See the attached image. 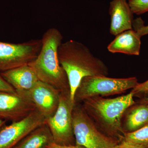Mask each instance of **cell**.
<instances>
[{
	"label": "cell",
	"instance_id": "obj_3",
	"mask_svg": "<svg viewBox=\"0 0 148 148\" xmlns=\"http://www.w3.org/2000/svg\"><path fill=\"white\" fill-rule=\"evenodd\" d=\"M134 95L131 92L114 98L95 96L83 101L82 107L98 128L123 139L125 132L122 127V117L125 111L135 104Z\"/></svg>",
	"mask_w": 148,
	"mask_h": 148
},
{
	"label": "cell",
	"instance_id": "obj_15",
	"mask_svg": "<svg viewBox=\"0 0 148 148\" xmlns=\"http://www.w3.org/2000/svg\"><path fill=\"white\" fill-rule=\"evenodd\" d=\"M147 123V103H143L132 107L126 116L125 124L128 132L139 129Z\"/></svg>",
	"mask_w": 148,
	"mask_h": 148
},
{
	"label": "cell",
	"instance_id": "obj_23",
	"mask_svg": "<svg viewBox=\"0 0 148 148\" xmlns=\"http://www.w3.org/2000/svg\"><path fill=\"white\" fill-rule=\"evenodd\" d=\"M6 121L4 120L1 119L0 118V129L3 127L4 125H5Z\"/></svg>",
	"mask_w": 148,
	"mask_h": 148
},
{
	"label": "cell",
	"instance_id": "obj_9",
	"mask_svg": "<svg viewBox=\"0 0 148 148\" xmlns=\"http://www.w3.org/2000/svg\"><path fill=\"white\" fill-rule=\"evenodd\" d=\"M16 92L32 101L45 119L52 116L56 112L61 92L50 85L40 80L30 90Z\"/></svg>",
	"mask_w": 148,
	"mask_h": 148
},
{
	"label": "cell",
	"instance_id": "obj_1",
	"mask_svg": "<svg viewBox=\"0 0 148 148\" xmlns=\"http://www.w3.org/2000/svg\"><path fill=\"white\" fill-rule=\"evenodd\" d=\"M58 55L59 63L68 77L70 97L74 104L75 93L84 78L108 75V69L105 63L79 42L71 40L62 43Z\"/></svg>",
	"mask_w": 148,
	"mask_h": 148
},
{
	"label": "cell",
	"instance_id": "obj_14",
	"mask_svg": "<svg viewBox=\"0 0 148 148\" xmlns=\"http://www.w3.org/2000/svg\"><path fill=\"white\" fill-rule=\"evenodd\" d=\"M53 140L50 130L45 123L37 127L13 148H47Z\"/></svg>",
	"mask_w": 148,
	"mask_h": 148
},
{
	"label": "cell",
	"instance_id": "obj_2",
	"mask_svg": "<svg viewBox=\"0 0 148 148\" xmlns=\"http://www.w3.org/2000/svg\"><path fill=\"white\" fill-rule=\"evenodd\" d=\"M63 37L60 31L50 28L43 35L39 53L28 64L36 74L39 80L50 85L61 92H70L67 75L58 60V48Z\"/></svg>",
	"mask_w": 148,
	"mask_h": 148
},
{
	"label": "cell",
	"instance_id": "obj_19",
	"mask_svg": "<svg viewBox=\"0 0 148 148\" xmlns=\"http://www.w3.org/2000/svg\"><path fill=\"white\" fill-rule=\"evenodd\" d=\"M0 91L11 92H16L15 89L7 82L0 74Z\"/></svg>",
	"mask_w": 148,
	"mask_h": 148
},
{
	"label": "cell",
	"instance_id": "obj_26",
	"mask_svg": "<svg viewBox=\"0 0 148 148\" xmlns=\"http://www.w3.org/2000/svg\"><path fill=\"white\" fill-rule=\"evenodd\" d=\"M147 103V104H148V103Z\"/></svg>",
	"mask_w": 148,
	"mask_h": 148
},
{
	"label": "cell",
	"instance_id": "obj_24",
	"mask_svg": "<svg viewBox=\"0 0 148 148\" xmlns=\"http://www.w3.org/2000/svg\"><path fill=\"white\" fill-rule=\"evenodd\" d=\"M141 84L143 85H146L148 84V80L147 81H146L145 82L143 83H141Z\"/></svg>",
	"mask_w": 148,
	"mask_h": 148
},
{
	"label": "cell",
	"instance_id": "obj_18",
	"mask_svg": "<svg viewBox=\"0 0 148 148\" xmlns=\"http://www.w3.org/2000/svg\"><path fill=\"white\" fill-rule=\"evenodd\" d=\"M132 29L141 37L148 34V25H144V21L141 17H138L134 20Z\"/></svg>",
	"mask_w": 148,
	"mask_h": 148
},
{
	"label": "cell",
	"instance_id": "obj_13",
	"mask_svg": "<svg viewBox=\"0 0 148 148\" xmlns=\"http://www.w3.org/2000/svg\"><path fill=\"white\" fill-rule=\"evenodd\" d=\"M141 38L133 29L125 31L116 36L114 39L108 46V50L112 53L139 55Z\"/></svg>",
	"mask_w": 148,
	"mask_h": 148
},
{
	"label": "cell",
	"instance_id": "obj_16",
	"mask_svg": "<svg viewBox=\"0 0 148 148\" xmlns=\"http://www.w3.org/2000/svg\"><path fill=\"white\" fill-rule=\"evenodd\" d=\"M123 140L135 145H148V123L135 131L125 132Z\"/></svg>",
	"mask_w": 148,
	"mask_h": 148
},
{
	"label": "cell",
	"instance_id": "obj_10",
	"mask_svg": "<svg viewBox=\"0 0 148 148\" xmlns=\"http://www.w3.org/2000/svg\"><path fill=\"white\" fill-rule=\"evenodd\" d=\"M36 110L32 101L17 92L0 91V118L17 121Z\"/></svg>",
	"mask_w": 148,
	"mask_h": 148
},
{
	"label": "cell",
	"instance_id": "obj_17",
	"mask_svg": "<svg viewBox=\"0 0 148 148\" xmlns=\"http://www.w3.org/2000/svg\"><path fill=\"white\" fill-rule=\"evenodd\" d=\"M133 14L140 15L148 11V0H128Z\"/></svg>",
	"mask_w": 148,
	"mask_h": 148
},
{
	"label": "cell",
	"instance_id": "obj_20",
	"mask_svg": "<svg viewBox=\"0 0 148 148\" xmlns=\"http://www.w3.org/2000/svg\"><path fill=\"white\" fill-rule=\"evenodd\" d=\"M146 147L142 145L131 144L123 140L121 143L117 144L113 148H145Z\"/></svg>",
	"mask_w": 148,
	"mask_h": 148
},
{
	"label": "cell",
	"instance_id": "obj_4",
	"mask_svg": "<svg viewBox=\"0 0 148 148\" xmlns=\"http://www.w3.org/2000/svg\"><path fill=\"white\" fill-rule=\"evenodd\" d=\"M135 77L115 78L107 76L96 75L84 78L75 93L74 102L79 103L98 96L119 94L134 88L139 84Z\"/></svg>",
	"mask_w": 148,
	"mask_h": 148
},
{
	"label": "cell",
	"instance_id": "obj_8",
	"mask_svg": "<svg viewBox=\"0 0 148 148\" xmlns=\"http://www.w3.org/2000/svg\"><path fill=\"white\" fill-rule=\"evenodd\" d=\"M45 118L37 110L23 119L0 129V148H13L34 130L44 123Z\"/></svg>",
	"mask_w": 148,
	"mask_h": 148
},
{
	"label": "cell",
	"instance_id": "obj_7",
	"mask_svg": "<svg viewBox=\"0 0 148 148\" xmlns=\"http://www.w3.org/2000/svg\"><path fill=\"white\" fill-rule=\"evenodd\" d=\"M41 39L14 44L0 41V72L28 64L39 53Z\"/></svg>",
	"mask_w": 148,
	"mask_h": 148
},
{
	"label": "cell",
	"instance_id": "obj_22",
	"mask_svg": "<svg viewBox=\"0 0 148 148\" xmlns=\"http://www.w3.org/2000/svg\"><path fill=\"white\" fill-rule=\"evenodd\" d=\"M132 92H134V94L140 93V92H143V93L147 94L148 95V84L143 85L139 83L136 87L133 88Z\"/></svg>",
	"mask_w": 148,
	"mask_h": 148
},
{
	"label": "cell",
	"instance_id": "obj_21",
	"mask_svg": "<svg viewBox=\"0 0 148 148\" xmlns=\"http://www.w3.org/2000/svg\"><path fill=\"white\" fill-rule=\"evenodd\" d=\"M47 148H84L82 146L78 145H61L56 144L54 142L51 143L47 147Z\"/></svg>",
	"mask_w": 148,
	"mask_h": 148
},
{
	"label": "cell",
	"instance_id": "obj_5",
	"mask_svg": "<svg viewBox=\"0 0 148 148\" xmlns=\"http://www.w3.org/2000/svg\"><path fill=\"white\" fill-rule=\"evenodd\" d=\"M72 122L76 145L84 148H113L117 144L115 139L99 131L78 103L74 104Z\"/></svg>",
	"mask_w": 148,
	"mask_h": 148
},
{
	"label": "cell",
	"instance_id": "obj_6",
	"mask_svg": "<svg viewBox=\"0 0 148 148\" xmlns=\"http://www.w3.org/2000/svg\"><path fill=\"white\" fill-rule=\"evenodd\" d=\"M74 103L71 101L70 92L60 94L59 105L52 116L45 119L53 137V142L61 145H74V137L72 122V111Z\"/></svg>",
	"mask_w": 148,
	"mask_h": 148
},
{
	"label": "cell",
	"instance_id": "obj_11",
	"mask_svg": "<svg viewBox=\"0 0 148 148\" xmlns=\"http://www.w3.org/2000/svg\"><path fill=\"white\" fill-rule=\"evenodd\" d=\"M109 12L111 18L110 32L116 36L132 29L133 14L127 0H112Z\"/></svg>",
	"mask_w": 148,
	"mask_h": 148
},
{
	"label": "cell",
	"instance_id": "obj_25",
	"mask_svg": "<svg viewBox=\"0 0 148 148\" xmlns=\"http://www.w3.org/2000/svg\"><path fill=\"white\" fill-rule=\"evenodd\" d=\"M145 148H148V145L146 146Z\"/></svg>",
	"mask_w": 148,
	"mask_h": 148
},
{
	"label": "cell",
	"instance_id": "obj_12",
	"mask_svg": "<svg viewBox=\"0 0 148 148\" xmlns=\"http://www.w3.org/2000/svg\"><path fill=\"white\" fill-rule=\"evenodd\" d=\"M1 75L16 92L29 90L39 81L29 64L2 72Z\"/></svg>",
	"mask_w": 148,
	"mask_h": 148
}]
</instances>
